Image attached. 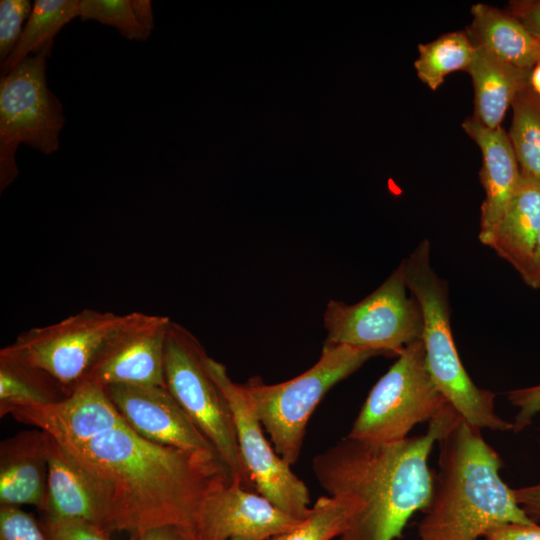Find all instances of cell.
<instances>
[{"mask_svg":"<svg viewBox=\"0 0 540 540\" xmlns=\"http://www.w3.org/2000/svg\"><path fill=\"white\" fill-rule=\"evenodd\" d=\"M466 71L475 91L473 117L489 129L501 127L515 97L530 85L531 70L509 64L484 47L475 45L473 59Z\"/></svg>","mask_w":540,"mask_h":540,"instance_id":"d6986e66","label":"cell"},{"mask_svg":"<svg viewBox=\"0 0 540 540\" xmlns=\"http://www.w3.org/2000/svg\"><path fill=\"white\" fill-rule=\"evenodd\" d=\"M513 493L517 503L530 518H540V483L513 489Z\"/></svg>","mask_w":540,"mask_h":540,"instance_id":"836d02e7","label":"cell"},{"mask_svg":"<svg viewBox=\"0 0 540 540\" xmlns=\"http://www.w3.org/2000/svg\"><path fill=\"white\" fill-rule=\"evenodd\" d=\"M510 11L511 15L540 40V1L512 2Z\"/></svg>","mask_w":540,"mask_h":540,"instance_id":"d6a6232c","label":"cell"},{"mask_svg":"<svg viewBox=\"0 0 540 540\" xmlns=\"http://www.w3.org/2000/svg\"><path fill=\"white\" fill-rule=\"evenodd\" d=\"M471 14L475 45L521 69L532 70L540 61V40L513 15L482 3L473 5Z\"/></svg>","mask_w":540,"mask_h":540,"instance_id":"44dd1931","label":"cell"},{"mask_svg":"<svg viewBox=\"0 0 540 540\" xmlns=\"http://www.w3.org/2000/svg\"><path fill=\"white\" fill-rule=\"evenodd\" d=\"M230 540H254V539H247V538H233V539H230Z\"/></svg>","mask_w":540,"mask_h":540,"instance_id":"f35d334b","label":"cell"},{"mask_svg":"<svg viewBox=\"0 0 540 540\" xmlns=\"http://www.w3.org/2000/svg\"><path fill=\"white\" fill-rule=\"evenodd\" d=\"M301 522L264 496L226 480L216 485L201 503L192 540H268L293 530Z\"/></svg>","mask_w":540,"mask_h":540,"instance_id":"7c38bea8","label":"cell"},{"mask_svg":"<svg viewBox=\"0 0 540 540\" xmlns=\"http://www.w3.org/2000/svg\"><path fill=\"white\" fill-rule=\"evenodd\" d=\"M79 17L113 26L129 40L143 41L150 35L138 22L129 0H79Z\"/></svg>","mask_w":540,"mask_h":540,"instance_id":"4316f807","label":"cell"},{"mask_svg":"<svg viewBox=\"0 0 540 540\" xmlns=\"http://www.w3.org/2000/svg\"><path fill=\"white\" fill-rule=\"evenodd\" d=\"M438 470L418 525L420 540H478L501 525L535 521L500 477L498 453L460 416L437 441Z\"/></svg>","mask_w":540,"mask_h":540,"instance_id":"3957f363","label":"cell"},{"mask_svg":"<svg viewBox=\"0 0 540 540\" xmlns=\"http://www.w3.org/2000/svg\"><path fill=\"white\" fill-rule=\"evenodd\" d=\"M10 414L17 421L46 432L67 450L126 425L105 388L88 380L56 402L20 407Z\"/></svg>","mask_w":540,"mask_h":540,"instance_id":"5bb4252c","label":"cell"},{"mask_svg":"<svg viewBox=\"0 0 540 540\" xmlns=\"http://www.w3.org/2000/svg\"><path fill=\"white\" fill-rule=\"evenodd\" d=\"M521 278L527 286L540 290V233L530 263Z\"/></svg>","mask_w":540,"mask_h":540,"instance_id":"d590c367","label":"cell"},{"mask_svg":"<svg viewBox=\"0 0 540 540\" xmlns=\"http://www.w3.org/2000/svg\"><path fill=\"white\" fill-rule=\"evenodd\" d=\"M462 128L482 152L480 181L485 197L481 205L480 242L490 247L505 211L516 191L521 170L508 133L502 127L489 129L471 117Z\"/></svg>","mask_w":540,"mask_h":540,"instance_id":"e0dca14e","label":"cell"},{"mask_svg":"<svg viewBox=\"0 0 540 540\" xmlns=\"http://www.w3.org/2000/svg\"><path fill=\"white\" fill-rule=\"evenodd\" d=\"M0 540H48L41 523L14 506H0Z\"/></svg>","mask_w":540,"mask_h":540,"instance_id":"f1b7e54d","label":"cell"},{"mask_svg":"<svg viewBox=\"0 0 540 540\" xmlns=\"http://www.w3.org/2000/svg\"><path fill=\"white\" fill-rule=\"evenodd\" d=\"M530 86L540 97V61L531 70Z\"/></svg>","mask_w":540,"mask_h":540,"instance_id":"74e56055","label":"cell"},{"mask_svg":"<svg viewBox=\"0 0 540 540\" xmlns=\"http://www.w3.org/2000/svg\"><path fill=\"white\" fill-rule=\"evenodd\" d=\"M33 4L28 0H1L0 2V60L1 63L17 45L25 20L31 15Z\"/></svg>","mask_w":540,"mask_h":540,"instance_id":"83f0119b","label":"cell"},{"mask_svg":"<svg viewBox=\"0 0 540 540\" xmlns=\"http://www.w3.org/2000/svg\"><path fill=\"white\" fill-rule=\"evenodd\" d=\"M68 451L101 482L110 533L174 526L192 540L204 498L232 480L217 456L150 442L127 425Z\"/></svg>","mask_w":540,"mask_h":540,"instance_id":"6da1fadb","label":"cell"},{"mask_svg":"<svg viewBox=\"0 0 540 540\" xmlns=\"http://www.w3.org/2000/svg\"><path fill=\"white\" fill-rule=\"evenodd\" d=\"M208 355L198 339L171 320L164 350V383L214 447L234 482L255 489L241 457L230 407L211 376Z\"/></svg>","mask_w":540,"mask_h":540,"instance_id":"8992f818","label":"cell"},{"mask_svg":"<svg viewBox=\"0 0 540 540\" xmlns=\"http://www.w3.org/2000/svg\"><path fill=\"white\" fill-rule=\"evenodd\" d=\"M418 51L419 56L414 62L417 76L431 90H436L449 73L468 68L474 56L475 45L465 32L458 31L419 44Z\"/></svg>","mask_w":540,"mask_h":540,"instance_id":"d4e9b609","label":"cell"},{"mask_svg":"<svg viewBox=\"0 0 540 540\" xmlns=\"http://www.w3.org/2000/svg\"><path fill=\"white\" fill-rule=\"evenodd\" d=\"M41 525L48 540H110L107 530L84 520L44 518Z\"/></svg>","mask_w":540,"mask_h":540,"instance_id":"f546056e","label":"cell"},{"mask_svg":"<svg viewBox=\"0 0 540 540\" xmlns=\"http://www.w3.org/2000/svg\"><path fill=\"white\" fill-rule=\"evenodd\" d=\"M539 233L540 182L521 171L516 191L489 248L522 277Z\"/></svg>","mask_w":540,"mask_h":540,"instance_id":"ffe728a7","label":"cell"},{"mask_svg":"<svg viewBox=\"0 0 540 540\" xmlns=\"http://www.w3.org/2000/svg\"><path fill=\"white\" fill-rule=\"evenodd\" d=\"M458 416L449 406L422 435L387 443L346 437L314 457V475L328 495H352L362 503L338 540L401 536L409 519L429 504L433 475L428 457Z\"/></svg>","mask_w":540,"mask_h":540,"instance_id":"7a4b0ae2","label":"cell"},{"mask_svg":"<svg viewBox=\"0 0 540 540\" xmlns=\"http://www.w3.org/2000/svg\"><path fill=\"white\" fill-rule=\"evenodd\" d=\"M76 17H79V0L35 1L17 45L1 63V76L7 75L25 58L53 42L62 27Z\"/></svg>","mask_w":540,"mask_h":540,"instance_id":"603a6c76","label":"cell"},{"mask_svg":"<svg viewBox=\"0 0 540 540\" xmlns=\"http://www.w3.org/2000/svg\"><path fill=\"white\" fill-rule=\"evenodd\" d=\"M507 399L511 405L518 408L512 432L518 433L529 426L534 416L540 412V384L510 390Z\"/></svg>","mask_w":540,"mask_h":540,"instance_id":"4dcf8cb0","label":"cell"},{"mask_svg":"<svg viewBox=\"0 0 540 540\" xmlns=\"http://www.w3.org/2000/svg\"><path fill=\"white\" fill-rule=\"evenodd\" d=\"M50 435L24 430L0 443V506H44Z\"/></svg>","mask_w":540,"mask_h":540,"instance_id":"ac0fdd59","label":"cell"},{"mask_svg":"<svg viewBox=\"0 0 540 540\" xmlns=\"http://www.w3.org/2000/svg\"><path fill=\"white\" fill-rule=\"evenodd\" d=\"M508 136L521 171L540 182V97L529 85L513 100Z\"/></svg>","mask_w":540,"mask_h":540,"instance_id":"484cf974","label":"cell"},{"mask_svg":"<svg viewBox=\"0 0 540 540\" xmlns=\"http://www.w3.org/2000/svg\"><path fill=\"white\" fill-rule=\"evenodd\" d=\"M146 315L86 308L57 323L21 333L0 352L44 371L68 395L86 379L107 346Z\"/></svg>","mask_w":540,"mask_h":540,"instance_id":"52a82bcc","label":"cell"},{"mask_svg":"<svg viewBox=\"0 0 540 540\" xmlns=\"http://www.w3.org/2000/svg\"><path fill=\"white\" fill-rule=\"evenodd\" d=\"M105 390L125 424L142 438L218 457L214 447L166 387L113 385Z\"/></svg>","mask_w":540,"mask_h":540,"instance_id":"4fadbf2b","label":"cell"},{"mask_svg":"<svg viewBox=\"0 0 540 540\" xmlns=\"http://www.w3.org/2000/svg\"><path fill=\"white\" fill-rule=\"evenodd\" d=\"M171 319L149 315L114 339L85 380L113 385L163 386L164 350Z\"/></svg>","mask_w":540,"mask_h":540,"instance_id":"9a60e30c","label":"cell"},{"mask_svg":"<svg viewBox=\"0 0 540 540\" xmlns=\"http://www.w3.org/2000/svg\"><path fill=\"white\" fill-rule=\"evenodd\" d=\"M41 512L44 518L84 520L107 530V500L101 482L51 436L47 494Z\"/></svg>","mask_w":540,"mask_h":540,"instance_id":"2e32d148","label":"cell"},{"mask_svg":"<svg viewBox=\"0 0 540 540\" xmlns=\"http://www.w3.org/2000/svg\"><path fill=\"white\" fill-rule=\"evenodd\" d=\"M133 12L141 26L149 33L154 29V20L151 1L132 0Z\"/></svg>","mask_w":540,"mask_h":540,"instance_id":"8d00e7d4","label":"cell"},{"mask_svg":"<svg viewBox=\"0 0 540 540\" xmlns=\"http://www.w3.org/2000/svg\"><path fill=\"white\" fill-rule=\"evenodd\" d=\"M53 42L25 58L0 80V191L17 177L21 143L49 155L60 146L65 124L60 100L48 88L47 57Z\"/></svg>","mask_w":540,"mask_h":540,"instance_id":"ba28073f","label":"cell"},{"mask_svg":"<svg viewBox=\"0 0 540 540\" xmlns=\"http://www.w3.org/2000/svg\"><path fill=\"white\" fill-rule=\"evenodd\" d=\"M449 406L429 373L423 342L416 340L372 387L347 437L401 441L415 425L438 417Z\"/></svg>","mask_w":540,"mask_h":540,"instance_id":"9c48e42d","label":"cell"},{"mask_svg":"<svg viewBox=\"0 0 540 540\" xmlns=\"http://www.w3.org/2000/svg\"><path fill=\"white\" fill-rule=\"evenodd\" d=\"M362 508L352 495L322 496L293 530L268 540H331L340 537Z\"/></svg>","mask_w":540,"mask_h":540,"instance_id":"cb8c5ba5","label":"cell"},{"mask_svg":"<svg viewBox=\"0 0 540 540\" xmlns=\"http://www.w3.org/2000/svg\"><path fill=\"white\" fill-rule=\"evenodd\" d=\"M381 355L348 345H323L319 360L288 381L265 384L254 377L245 395L277 454L290 466L298 460L307 423L325 394L370 358Z\"/></svg>","mask_w":540,"mask_h":540,"instance_id":"5b68a950","label":"cell"},{"mask_svg":"<svg viewBox=\"0 0 540 540\" xmlns=\"http://www.w3.org/2000/svg\"><path fill=\"white\" fill-rule=\"evenodd\" d=\"M207 366L230 407L241 457L255 490L283 512L303 520L310 511L307 486L271 447L242 384L234 382L226 367L210 356Z\"/></svg>","mask_w":540,"mask_h":540,"instance_id":"8fae6325","label":"cell"},{"mask_svg":"<svg viewBox=\"0 0 540 540\" xmlns=\"http://www.w3.org/2000/svg\"><path fill=\"white\" fill-rule=\"evenodd\" d=\"M65 396L64 389L44 371L0 352V417L20 407L47 405Z\"/></svg>","mask_w":540,"mask_h":540,"instance_id":"7402d4cb","label":"cell"},{"mask_svg":"<svg viewBox=\"0 0 540 540\" xmlns=\"http://www.w3.org/2000/svg\"><path fill=\"white\" fill-rule=\"evenodd\" d=\"M130 540H186L181 531L174 526H160L148 529L137 535L130 536Z\"/></svg>","mask_w":540,"mask_h":540,"instance_id":"e575fe53","label":"cell"},{"mask_svg":"<svg viewBox=\"0 0 540 540\" xmlns=\"http://www.w3.org/2000/svg\"><path fill=\"white\" fill-rule=\"evenodd\" d=\"M486 540H540V526L531 524L510 523L490 530Z\"/></svg>","mask_w":540,"mask_h":540,"instance_id":"1f68e13d","label":"cell"},{"mask_svg":"<svg viewBox=\"0 0 540 540\" xmlns=\"http://www.w3.org/2000/svg\"><path fill=\"white\" fill-rule=\"evenodd\" d=\"M431 244L423 239L403 260L410 294L423 316L421 340L429 373L447 402L470 425L493 431H512L513 423L495 412V393L479 388L459 357L450 323L448 285L434 271Z\"/></svg>","mask_w":540,"mask_h":540,"instance_id":"277c9868","label":"cell"},{"mask_svg":"<svg viewBox=\"0 0 540 540\" xmlns=\"http://www.w3.org/2000/svg\"><path fill=\"white\" fill-rule=\"evenodd\" d=\"M323 319L325 345H348L381 355L397 356L423 332L422 311L407 288L403 261L359 302L329 301Z\"/></svg>","mask_w":540,"mask_h":540,"instance_id":"30bf717a","label":"cell"}]
</instances>
